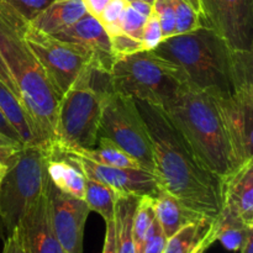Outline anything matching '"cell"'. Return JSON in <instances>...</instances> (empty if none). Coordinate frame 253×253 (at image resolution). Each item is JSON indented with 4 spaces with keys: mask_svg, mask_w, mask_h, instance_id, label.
Segmentation results:
<instances>
[{
    "mask_svg": "<svg viewBox=\"0 0 253 253\" xmlns=\"http://www.w3.org/2000/svg\"><path fill=\"white\" fill-rule=\"evenodd\" d=\"M63 155V153H59ZM56 156V155H53ZM68 157L86 178L99 180L108 185L118 194H130L141 198L143 195L156 197L161 190V184L155 173L136 168L108 167L73 155H63Z\"/></svg>",
    "mask_w": 253,
    "mask_h": 253,
    "instance_id": "13",
    "label": "cell"
},
{
    "mask_svg": "<svg viewBox=\"0 0 253 253\" xmlns=\"http://www.w3.org/2000/svg\"><path fill=\"white\" fill-rule=\"evenodd\" d=\"M211 95V94H210ZM237 167L253 160V88L211 95Z\"/></svg>",
    "mask_w": 253,
    "mask_h": 253,
    "instance_id": "11",
    "label": "cell"
},
{
    "mask_svg": "<svg viewBox=\"0 0 253 253\" xmlns=\"http://www.w3.org/2000/svg\"><path fill=\"white\" fill-rule=\"evenodd\" d=\"M0 111L9 121L12 128L16 131L24 145L44 146L40 140L36 127L24 104L1 81H0Z\"/></svg>",
    "mask_w": 253,
    "mask_h": 253,
    "instance_id": "20",
    "label": "cell"
},
{
    "mask_svg": "<svg viewBox=\"0 0 253 253\" xmlns=\"http://www.w3.org/2000/svg\"><path fill=\"white\" fill-rule=\"evenodd\" d=\"M204 27L239 51L253 52V0H199Z\"/></svg>",
    "mask_w": 253,
    "mask_h": 253,
    "instance_id": "10",
    "label": "cell"
},
{
    "mask_svg": "<svg viewBox=\"0 0 253 253\" xmlns=\"http://www.w3.org/2000/svg\"><path fill=\"white\" fill-rule=\"evenodd\" d=\"M225 207L234 210L247 226H253V160L222 179Z\"/></svg>",
    "mask_w": 253,
    "mask_h": 253,
    "instance_id": "16",
    "label": "cell"
},
{
    "mask_svg": "<svg viewBox=\"0 0 253 253\" xmlns=\"http://www.w3.org/2000/svg\"><path fill=\"white\" fill-rule=\"evenodd\" d=\"M24 145H0V175H4Z\"/></svg>",
    "mask_w": 253,
    "mask_h": 253,
    "instance_id": "36",
    "label": "cell"
},
{
    "mask_svg": "<svg viewBox=\"0 0 253 253\" xmlns=\"http://www.w3.org/2000/svg\"><path fill=\"white\" fill-rule=\"evenodd\" d=\"M54 37L82 46L93 56V67L104 73H110L114 63L110 36L96 17L85 14L67 29L53 34Z\"/></svg>",
    "mask_w": 253,
    "mask_h": 253,
    "instance_id": "14",
    "label": "cell"
},
{
    "mask_svg": "<svg viewBox=\"0 0 253 253\" xmlns=\"http://www.w3.org/2000/svg\"><path fill=\"white\" fill-rule=\"evenodd\" d=\"M0 145H21V143L14 142V141H11L10 138L5 137L2 133H0Z\"/></svg>",
    "mask_w": 253,
    "mask_h": 253,
    "instance_id": "43",
    "label": "cell"
},
{
    "mask_svg": "<svg viewBox=\"0 0 253 253\" xmlns=\"http://www.w3.org/2000/svg\"><path fill=\"white\" fill-rule=\"evenodd\" d=\"M47 174L59 192L84 200L86 178L68 157L63 155L49 157L47 161Z\"/></svg>",
    "mask_w": 253,
    "mask_h": 253,
    "instance_id": "21",
    "label": "cell"
},
{
    "mask_svg": "<svg viewBox=\"0 0 253 253\" xmlns=\"http://www.w3.org/2000/svg\"><path fill=\"white\" fill-rule=\"evenodd\" d=\"M51 221L64 253H83L84 229L90 209L83 199L59 192L48 180Z\"/></svg>",
    "mask_w": 253,
    "mask_h": 253,
    "instance_id": "12",
    "label": "cell"
},
{
    "mask_svg": "<svg viewBox=\"0 0 253 253\" xmlns=\"http://www.w3.org/2000/svg\"><path fill=\"white\" fill-rule=\"evenodd\" d=\"M88 14L82 0H53L29 20L40 31L53 35L67 29Z\"/></svg>",
    "mask_w": 253,
    "mask_h": 253,
    "instance_id": "18",
    "label": "cell"
},
{
    "mask_svg": "<svg viewBox=\"0 0 253 253\" xmlns=\"http://www.w3.org/2000/svg\"><path fill=\"white\" fill-rule=\"evenodd\" d=\"M51 1L53 0H0V2H4V4L14 7L27 20H31L32 17L36 16Z\"/></svg>",
    "mask_w": 253,
    "mask_h": 253,
    "instance_id": "32",
    "label": "cell"
},
{
    "mask_svg": "<svg viewBox=\"0 0 253 253\" xmlns=\"http://www.w3.org/2000/svg\"><path fill=\"white\" fill-rule=\"evenodd\" d=\"M98 137H105L155 173V157L145 120L132 98L109 89L104 94Z\"/></svg>",
    "mask_w": 253,
    "mask_h": 253,
    "instance_id": "8",
    "label": "cell"
},
{
    "mask_svg": "<svg viewBox=\"0 0 253 253\" xmlns=\"http://www.w3.org/2000/svg\"><path fill=\"white\" fill-rule=\"evenodd\" d=\"M175 15V35L188 34L203 26L202 16L184 0H172Z\"/></svg>",
    "mask_w": 253,
    "mask_h": 253,
    "instance_id": "27",
    "label": "cell"
},
{
    "mask_svg": "<svg viewBox=\"0 0 253 253\" xmlns=\"http://www.w3.org/2000/svg\"><path fill=\"white\" fill-rule=\"evenodd\" d=\"M187 4H189L195 11H198L200 14V5H199V0H184Z\"/></svg>",
    "mask_w": 253,
    "mask_h": 253,
    "instance_id": "44",
    "label": "cell"
},
{
    "mask_svg": "<svg viewBox=\"0 0 253 253\" xmlns=\"http://www.w3.org/2000/svg\"><path fill=\"white\" fill-rule=\"evenodd\" d=\"M167 236L165 235L163 230L161 229L160 224H158L157 219H156L150 232H148L142 253H163L165 252L166 245H167Z\"/></svg>",
    "mask_w": 253,
    "mask_h": 253,
    "instance_id": "34",
    "label": "cell"
},
{
    "mask_svg": "<svg viewBox=\"0 0 253 253\" xmlns=\"http://www.w3.org/2000/svg\"><path fill=\"white\" fill-rule=\"evenodd\" d=\"M161 109L208 169L224 179L239 168L209 93L185 83Z\"/></svg>",
    "mask_w": 253,
    "mask_h": 253,
    "instance_id": "3",
    "label": "cell"
},
{
    "mask_svg": "<svg viewBox=\"0 0 253 253\" xmlns=\"http://www.w3.org/2000/svg\"><path fill=\"white\" fill-rule=\"evenodd\" d=\"M116 194L118 193L114 192L104 183L86 178L84 202L86 203L90 211L98 212L104 221L115 219Z\"/></svg>",
    "mask_w": 253,
    "mask_h": 253,
    "instance_id": "25",
    "label": "cell"
},
{
    "mask_svg": "<svg viewBox=\"0 0 253 253\" xmlns=\"http://www.w3.org/2000/svg\"><path fill=\"white\" fill-rule=\"evenodd\" d=\"M110 41L114 57L143 51L142 42L138 41V40L132 39V37L127 36V35L125 34H119L115 35V36H111Z\"/></svg>",
    "mask_w": 253,
    "mask_h": 253,
    "instance_id": "33",
    "label": "cell"
},
{
    "mask_svg": "<svg viewBox=\"0 0 253 253\" xmlns=\"http://www.w3.org/2000/svg\"><path fill=\"white\" fill-rule=\"evenodd\" d=\"M105 240H104L103 252L101 253H118V236H116L115 219L105 221Z\"/></svg>",
    "mask_w": 253,
    "mask_h": 253,
    "instance_id": "37",
    "label": "cell"
},
{
    "mask_svg": "<svg viewBox=\"0 0 253 253\" xmlns=\"http://www.w3.org/2000/svg\"><path fill=\"white\" fill-rule=\"evenodd\" d=\"M152 51L174 63L189 85L211 95L234 93V48L209 27L162 40Z\"/></svg>",
    "mask_w": 253,
    "mask_h": 253,
    "instance_id": "4",
    "label": "cell"
},
{
    "mask_svg": "<svg viewBox=\"0 0 253 253\" xmlns=\"http://www.w3.org/2000/svg\"><path fill=\"white\" fill-rule=\"evenodd\" d=\"M155 212L156 219L167 239L172 237L185 225L192 224L198 220L208 219L190 210L179 199L163 188H161L155 197Z\"/></svg>",
    "mask_w": 253,
    "mask_h": 253,
    "instance_id": "19",
    "label": "cell"
},
{
    "mask_svg": "<svg viewBox=\"0 0 253 253\" xmlns=\"http://www.w3.org/2000/svg\"><path fill=\"white\" fill-rule=\"evenodd\" d=\"M155 220V197L143 195L138 199L132 220V240L136 253H142L146 239Z\"/></svg>",
    "mask_w": 253,
    "mask_h": 253,
    "instance_id": "26",
    "label": "cell"
},
{
    "mask_svg": "<svg viewBox=\"0 0 253 253\" xmlns=\"http://www.w3.org/2000/svg\"><path fill=\"white\" fill-rule=\"evenodd\" d=\"M135 103L150 133L155 174L161 187L193 211L216 219L224 204L221 178L203 165L160 106Z\"/></svg>",
    "mask_w": 253,
    "mask_h": 253,
    "instance_id": "1",
    "label": "cell"
},
{
    "mask_svg": "<svg viewBox=\"0 0 253 253\" xmlns=\"http://www.w3.org/2000/svg\"><path fill=\"white\" fill-rule=\"evenodd\" d=\"M162 40L163 37L162 31H161L160 21H158L157 15L152 10L147 21H146L145 27H143L142 39H141L143 51H152V49H155Z\"/></svg>",
    "mask_w": 253,
    "mask_h": 253,
    "instance_id": "31",
    "label": "cell"
},
{
    "mask_svg": "<svg viewBox=\"0 0 253 253\" xmlns=\"http://www.w3.org/2000/svg\"><path fill=\"white\" fill-rule=\"evenodd\" d=\"M98 147L88 148V150H74L63 155H73L95 162L98 165L108 166V167L119 168H136V169H145L137 161L126 153L123 148L116 146L110 140L105 137H98ZM59 155V153H57ZM52 157V156H51Z\"/></svg>",
    "mask_w": 253,
    "mask_h": 253,
    "instance_id": "22",
    "label": "cell"
},
{
    "mask_svg": "<svg viewBox=\"0 0 253 253\" xmlns=\"http://www.w3.org/2000/svg\"><path fill=\"white\" fill-rule=\"evenodd\" d=\"M25 19L14 7L0 2V54L42 145L51 148L61 96L25 41Z\"/></svg>",
    "mask_w": 253,
    "mask_h": 253,
    "instance_id": "2",
    "label": "cell"
},
{
    "mask_svg": "<svg viewBox=\"0 0 253 253\" xmlns=\"http://www.w3.org/2000/svg\"><path fill=\"white\" fill-rule=\"evenodd\" d=\"M83 1L84 7H85L86 12L91 16L99 19L103 10L105 9L106 5L110 2V0H82Z\"/></svg>",
    "mask_w": 253,
    "mask_h": 253,
    "instance_id": "38",
    "label": "cell"
},
{
    "mask_svg": "<svg viewBox=\"0 0 253 253\" xmlns=\"http://www.w3.org/2000/svg\"><path fill=\"white\" fill-rule=\"evenodd\" d=\"M0 81H1L2 83H4L5 85H6L7 88H9L10 90H11L12 93H14L15 95H16L17 98L20 99L19 90H17L16 85H15V83H14V81H12L11 76H10L9 71H7L6 64H5L4 61H2L1 54H0ZM20 100H21V99H20ZM21 103H22V101H21Z\"/></svg>",
    "mask_w": 253,
    "mask_h": 253,
    "instance_id": "39",
    "label": "cell"
},
{
    "mask_svg": "<svg viewBox=\"0 0 253 253\" xmlns=\"http://www.w3.org/2000/svg\"><path fill=\"white\" fill-rule=\"evenodd\" d=\"M109 77L113 90L160 108L172 100L187 83L174 63L153 51L116 56Z\"/></svg>",
    "mask_w": 253,
    "mask_h": 253,
    "instance_id": "6",
    "label": "cell"
},
{
    "mask_svg": "<svg viewBox=\"0 0 253 253\" xmlns=\"http://www.w3.org/2000/svg\"><path fill=\"white\" fill-rule=\"evenodd\" d=\"M127 2L131 7H133L136 11H138L140 14H142L143 16H146V17L150 16L151 12H152V10H153L152 5L148 4V2L136 1V0H133V1H127Z\"/></svg>",
    "mask_w": 253,
    "mask_h": 253,
    "instance_id": "41",
    "label": "cell"
},
{
    "mask_svg": "<svg viewBox=\"0 0 253 253\" xmlns=\"http://www.w3.org/2000/svg\"><path fill=\"white\" fill-rule=\"evenodd\" d=\"M215 241V220L202 219L185 225L169 237L163 253H205Z\"/></svg>",
    "mask_w": 253,
    "mask_h": 253,
    "instance_id": "17",
    "label": "cell"
},
{
    "mask_svg": "<svg viewBox=\"0 0 253 253\" xmlns=\"http://www.w3.org/2000/svg\"><path fill=\"white\" fill-rule=\"evenodd\" d=\"M51 150L24 145L0 183V231L5 237L21 222L30 205L47 190V161Z\"/></svg>",
    "mask_w": 253,
    "mask_h": 253,
    "instance_id": "7",
    "label": "cell"
},
{
    "mask_svg": "<svg viewBox=\"0 0 253 253\" xmlns=\"http://www.w3.org/2000/svg\"><path fill=\"white\" fill-rule=\"evenodd\" d=\"M0 133H2L5 137L10 138V140L14 141V142L24 145V143L21 142V140H20L17 132L14 130V128H12V126L9 124V121L5 119V116L2 115L1 111H0Z\"/></svg>",
    "mask_w": 253,
    "mask_h": 253,
    "instance_id": "40",
    "label": "cell"
},
{
    "mask_svg": "<svg viewBox=\"0 0 253 253\" xmlns=\"http://www.w3.org/2000/svg\"><path fill=\"white\" fill-rule=\"evenodd\" d=\"M240 253H253V229H251L242 244Z\"/></svg>",
    "mask_w": 253,
    "mask_h": 253,
    "instance_id": "42",
    "label": "cell"
},
{
    "mask_svg": "<svg viewBox=\"0 0 253 253\" xmlns=\"http://www.w3.org/2000/svg\"><path fill=\"white\" fill-rule=\"evenodd\" d=\"M127 1H133V0H127ZM136 1H145V2H148V4L153 5L155 0H136Z\"/></svg>",
    "mask_w": 253,
    "mask_h": 253,
    "instance_id": "45",
    "label": "cell"
},
{
    "mask_svg": "<svg viewBox=\"0 0 253 253\" xmlns=\"http://www.w3.org/2000/svg\"><path fill=\"white\" fill-rule=\"evenodd\" d=\"M22 35L59 96L63 95L88 64L93 66L90 52L79 44L40 31L27 19L22 24Z\"/></svg>",
    "mask_w": 253,
    "mask_h": 253,
    "instance_id": "9",
    "label": "cell"
},
{
    "mask_svg": "<svg viewBox=\"0 0 253 253\" xmlns=\"http://www.w3.org/2000/svg\"><path fill=\"white\" fill-rule=\"evenodd\" d=\"M153 11L160 21L163 40L175 35V15L172 0H155L152 5Z\"/></svg>",
    "mask_w": 253,
    "mask_h": 253,
    "instance_id": "30",
    "label": "cell"
},
{
    "mask_svg": "<svg viewBox=\"0 0 253 253\" xmlns=\"http://www.w3.org/2000/svg\"><path fill=\"white\" fill-rule=\"evenodd\" d=\"M147 19L148 17L143 16L142 14L136 11L127 2L126 7L124 9L123 14H121L120 19H119V26H120L121 31L125 35L141 41L143 27H145Z\"/></svg>",
    "mask_w": 253,
    "mask_h": 253,
    "instance_id": "28",
    "label": "cell"
},
{
    "mask_svg": "<svg viewBox=\"0 0 253 253\" xmlns=\"http://www.w3.org/2000/svg\"><path fill=\"white\" fill-rule=\"evenodd\" d=\"M126 5H127V0H110V2L106 5L105 9L99 16L98 20L101 22V25L110 37L119 34H124L119 26V19H120Z\"/></svg>",
    "mask_w": 253,
    "mask_h": 253,
    "instance_id": "29",
    "label": "cell"
},
{
    "mask_svg": "<svg viewBox=\"0 0 253 253\" xmlns=\"http://www.w3.org/2000/svg\"><path fill=\"white\" fill-rule=\"evenodd\" d=\"M110 88L109 74L91 64L79 73L59 99L51 156L95 147L104 94Z\"/></svg>",
    "mask_w": 253,
    "mask_h": 253,
    "instance_id": "5",
    "label": "cell"
},
{
    "mask_svg": "<svg viewBox=\"0 0 253 253\" xmlns=\"http://www.w3.org/2000/svg\"><path fill=\"white\" fill-rule=\"evenodd\" d=\"M29 253H64L54 234L47 190L32 203L20 222Z\"/></svg>",
    "mask_w": 253,
    "mask_h": 253,
    "instance_id": "15",
    "label": "cell"
},
{
    "mask_svg": "<svg viewBox=\"0 0 253 253\" xmlns=\"http://www.w3.org/2000/svg\"><path fill=\"white\" fill-rule=\"evenodd\" d=\"M1 253H29L24 232L20 225L15 227L14 231L4 239V247H2Z\"/></svg>",
    "mask_w": 253,
    "mask_h": 253,
    "instance_id": "35",
    "label": "cell"
},
{
    "mask_svg": "<svg viewBox=\"0 0 253 253\" xmlns=\"http://www.w3.org/2000/svg\"><path fill=\"white\" fill-rule=\"evenodd\" d=\"M253 226H247L241 217L230 208L222 205L219 216L215 219L216 241L229 251H240L247 234Z\"/></svg>",
    "mask_w": 253,
    "mask_h": 253,
    "instance_id": "24",
    "label": "cell"
},
{
    "mask_svg": "<svg viewBox=\"0 0 253 253\" xmlns=\"http://www.w3.org/2000/svg\"><path fill=\"white\" fill-rule=\"evenodd\" d=\"M140 198L130 194H116L115 226L118 253H136L132 240V220Z\"/></svg>",
    "mask_w": 253,
    "mask_h": 253,
    "instance_id": "23",
    "label": "cell"
},
{
    "mask_svg": "<svg viewBox=\"0 0 253 253\" xmlns=\"http://www.w3.org/2000/svg\"><path fill=\"white\" fill-rule=\"evenodd\" d=\"M2 177H4V175H0V183H1V179H2Z\"/></svg>",
    "mask_w": 253,
    "mask_h": 253,
    "instance_id": "46",
    "label": "cell"
}]
</instances>
